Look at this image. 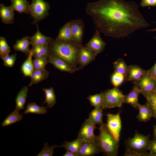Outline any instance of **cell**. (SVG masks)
<instances>
[{
	"instance_id": "cell-34",
	"label": "cell",
	"mask_w": 156,
	"mask_h": 156,
	"mask_svg": "<svg viewBox=\"0 0 156 156\" xmlns=\"http://www.w3.org/2000/svg\"><path fill=\"white\" fill-rule=\"evenodd\" d=\"M87 99L90 101L92 106L95 108L102 107L103 101V96L102 94H96L93 95H90Z\"/></svg>"
},
{
	"instance_id": "cell-40",
	"label": "cell",
	"mask_w": 156,
	"mask_h": 156,
	"mask_svg": "<svg viewBox=\"0 0 156 156\" xmlns=\"http://www.w3.org/2000/svg\"><path fill=\"white\" fill-rule=\"evenodd\" d=\"M124 155L125 156H150L149 153H140L132 151L126 147Z\"/></svg>"
},
{
	"instance_id": "cell-17",
	"label": "cell",
	"mask_w": 156,
	"mask_h": 156,
	"mask_svg": "<svg viewBox=\"0 0 156 156\" xmlns=\"http://www.w3.org/2000/svg\"><path fill=\"white\" fill-rule=\"evenodd\" d=\"M37 31L35 34L30 37V44L32 46L49 44L53 39L51 37L42 34L40 31L36 23Z\"/></svg>"
},
{
	"instance_id": "cell-20",
	"label": "cell",
	"mask_w": 156,
	"mask_h": 156,
	"mask_svg": "<svg viewBox=\"0 0 156 156\" xmlns=\"http://www.w3.org/2000/svg\"><path fill=\"white\" fill-rule=\"evenodd\" d=\"M10 6L14 10L20 13L28 14L29 12L30 5L26 0H10Z\"/></svg>"
},
{
	"instance_id": "cell-25",
	"label": "cell",
	"mask_w": 156,
	"mask_h": 156,
	"mask_svg": "<svg viewBox=\"0 0 156 156\" xmlns=\"http://www.w3.org/2000/svg\"><path fill=\"white\" fill-rule=\"evenodd\" d=\"M33 53L31 50L28 55L27 58L22 64L21 70L24 76L26 77H30L33 71L34 66L32 57Z\"/></svg>"
},
{
	"instance_id": "cell-19",
	"label": "cell",
	"mask_w": 156,
	"mask_h": 156,
	"mask_svg": "<svg viewBox=\"0 0 156 156\" xmlns=\"http://www.w3.org/2000/svg\"><path fill=\"white\" fill-rule=\"evenodd\" d=\"M137 108L139 110V112L136 117L139 121L146 122L152 118L151 110L146 103L144 105H141L139 103L137 105Z\"/></svg>"
},
{
	"instance_id": "cell-26",
	"label": "cell",
	"mask_w": 156,
	"mask_h": 156,
	"mask_svg": "<svg viewBox=\"0 0 156 156\" xmlns=\"http://www.w3.org/2000/svg\"><path fill=\"white\" fill-rule=\"evenodd\" d=\"M103 109L102 107L95 108L89 114L88 118L89 120L95 125H98L100 126L103 125L104 124L103 121Z\"/></svg>"
},
{
	"instance_id": "cell-46",
	"label": "cell",
	"mask_w": 156,
	"mask_h": 156,
	"mask_svg": "<svg viewBox=\"0 0 156 156\" xmlns=\"http://www.w3.org/2000/svg\"><path fill=\"white\" fill-rule=\"evenodd\" d=\"M155 23H156V22H155ZM147 31H156V28L153 29L151 30H148ZM154 38L156 39V36L154 37Z\"/></svg>"
},
{
	"instance_id": "cell-4",
	"label": "cell",
	"mask_w": 156,
	"mask_h": 156,
	"mask_svg": "<svg viewBox=\"0 0 156 156\" xmlns=\"http://www.w3.org/2000/svg\"><path fill=\"white\" fill-rule=\"evenodd\" d=\"M101 93L103 98L102 106L103 109L120 108L124 103L125 95L118 87H115Z\"/></svg>"
},
{
	"instance_id": "cell-9",
	"label": "cell",
	"mask_w": 156,
	"mask_h": 156,
	"mask_svg": "<svg viewBox=\"0 0 156 156\" xmlns=\"http://www.w3.org/2000/svg\"><path fill=\"white\" fill-rule=\"evenodd\" d=\"M69 22L73 41L78 44H82L84 27L83 21L77 19L72 20Z\"/></svg>"
},
{
	"instance_id": "cell-16",
	"label": "cell",
	"mask_w": 156,
	"mask_h": 156,
	"mask_svg": "<svg viewBox=\"0 0 156 156\" xmlns=\"http://www.w3.org/2000/svg\"><path fill=\"white\" fill-rule=\"evenodd\" d=\"M14 10L10 6H5L3 4L0 5V17L4 23H12L14 20Z\"/></svg>"
},
{
	"instance_id": "cell-7",
	"label": "cell",
	"mask_w": 156,
	"mask_h": 156,
	"mask_svg": "<svg viewBox=\"0 0 156 156\" xmlns=\"http://www.w3.org/2000/svg\"><path fill=\"white\" fill-rule=\"evenodd\" d=\"M120 112L116 114H108L107 127L116 140L119 142L122 128L121 121L120 117Z\"/></svg>"
},
{
	"instance_id": "cell-13",
	"label": "cell",
	"mask_w": 156,
	"mask_h": 156,
	"mask_svg": "<svg viewBox=\"0 0 156 156\" xmlns=\"http://www.w3.org/2000/svg\"><path fill=\"white\" fill-rule=\"evenodd\" d=\"M141 92H149L153 91L156 86V81L146 74L139 80L134 81Z\"/></svg>"
},
{
	"instance_id": "cell-30",
	"label": "cell",
	"mask_w": 156,
	"mask_h": 156,
	"mask_svg": "<svg viewBox=\"0 0 156 156\" xmlns=\"http://www.w3.org/2000/svg\"><path fill=\"white\" fill-rule=\"evenodd\" d=\"M47 107L39 106L35 102L29 103L26 105V108L22 114L31 113L43 115L47 112Z\"/></svg>"
},
{
	"instance_id": "cell-32",
	"label": "cell",
	"mask_w": 156,
	"mask_h": 156,
	"mask_svg": "<svg viewBox=\"0 0 156 156\" xmlns=\"http://www.w3.org/2000/svg\"><path fill=\"white\" fill-rule=\"evenodd\" d=\"M22 114H20L19 112L15 109L4 120L1 124V126H7L20 121L23 118Z\"/></svg>"
},
{
	"instance_id": "cell-14",
	"label": "cell",
	"mask_w": 156,
	"mask_h": 156,
	"mask_svg": "<svg viewBox=\"0 0 156 156\" xmlns=\"http://www.w3.org/2000/svg\"><path fill=\"white\" fill-rule=\"evenodd\" d=\"M146 71L136 65L128 66L127 75L125 81H137L143 77L146 74Z\"/></svg>"
},
{
	"instance_id": "cell-1",
	"label": "cell",
	"mask_w": 156,
	"mask_h": 156,
	"mask_svg": "<svg viewBox=\"0 0 156 156\" xmlns=\"http://www.w3.org/2000/svg\"><path fill=\"white\" fill-rule=\"evenodd\" d=\"M86 11L106 36L119 38L150 26L134 1L99 0L88 3Z\"/></svg>"
},
{
	"instance_id": "cell-36",
	"label": "cell",
	"mask_w": 156,
	"mask_h": 156,
	"mask_svg": "<svg viewBox=\"0 0 156 156\" xmlns=\"http://www.w3.org/2000/svg\"><path fill=\"white\" fill-rule=\"evenodd\" d=\"M11 51L10 48L8 45L5 38L0 37V56L1 58L9 55Z\"/></svg>"
},
{
	"instance_id": "cell-42",
	"label": "cell",
	"mask_w": 156,
	"mask_h": 156,
	"mask_svg": "<svg viewBox=\"0 0 156 156\" xmlns=\"http://www.w3.org/2000/svg\"><path fill=\"white\" fill-rule=\"evenodd\" d=\"M140 5L142 7L156 6V0H141Z\"/></svg>"
},
{
	"instance_id": "cell-5",
	"label": "cell",
	"mask_w": 156,
	"mask_h": 156,
	"mask_svg": "<svg viewBox=\"0 0 156 156\" xmlns=\"http://www.w3.org/2000/svg\"><path fill=\"white\" fill-rule=\"evenodd\" d=\"M150 135H146L136 132L132 138H129L125 141L126 147L140 153H145L148 151L150 140Z\"/></svg>"
},
{
	"instance_id": "cell-24",
	"label": "cell",
	"mask_w": 156,
	"mask_h": 156,
	"mask_svg": "<svg viewBox=\"0 0 156 156\" xmlns=\"http://www.w3.org/2000/svg\"><path fill=\"white\" fill-rule=\"evenodd\" d=\"M34 57H46L48 58L51 54L49 48V44L32 46L31 49Z\"/></svg>"
},
{
	"instance_id": "cell-11",
	"label": "cell",
	"mask_w": 156,
	"mask_h": 156,
	"mask_svg": "<svg viewBox=\"0 0 156 156\" xmlns=\"http://www.w3.org/2000/svg\"><path fill=\"white\" fill-rule=\"evenodd\" d=\"M101 152L96 140L94 141H83L77 156H90Z\"/></svg>"
},
{
	"instance_id": "cell-27",
	"label": "cell",
	"mask_w": 156,
	"mask_h": 156,
	"mask_svg": "<svg viewBox=\"0 0 156 156\" xmlns=\"http://www.w3.org/2000/svg\"><path fill=\"white\" fill-rule=\"evenodd\" d=\"M49 74V72L46 70H34L30 76L31 79L28 86H31L46 79Z\"/></svg>"
},
{
	"instance_id": "cell-41",
	"label": "cell",
	"mask_w": 156,
	"mask_h": 156,
	"mask_svg": "<svg viewBox=\"0 0 156 156\" xmlns=\"http://www.w3.org/2000/svg\"><path fill=\"white\" fill-rule=\"evenodd\" d=\"M148 151L150 156H156V141L150 140Z\"/></svg>"
},
{
	"instance_id": "cell-18",
	"label": "cell",
	"mask_w": 156,
	"mask_h": 156,
	"mask_svg": "<svg viewBox=\"0 0 156 156\" xmlns=\"http://www.w3.org/2000/svg\"><path fill=\"white\" fill-rule=\"evenodd\" d=\"M141 91L134 84L132 89L126 95H125L124 103L131 105L137 109V106L139 103L138 97Z\"/></svg>"
},
{
	"instance_id": "cell-28",
	"label": "cell",
	"mask_w": 156,
	"mask_h": 156,
	"mask_svg": "<svg viewBox=\"0 0 156 156\" xmlns=\"http://www.w3.org/2000/svg\"><path fill=\"white\" fill-rule=\"evenodd\" d=\"M141 94L146 99V103L151 111L152 118L156 120V93L153 91L149 92H141Z\"/></svg>"
},
{
	"instance_id": "cell-47",
	"label": "cell",
	"mask_w": 156,
	"mask_h": 156,
	"mask_svg": "<svg viewBox=\"0 0 156 156\" xmlns=\"http://www.w3.org/2000/svg\"><path fill=\"white\" fill-rule=\"evenodd\" d=\"M153 91L156 93V86L154 88Z\"/></svg>"
},
{
	"instance_id": "cell-12",
	"label": "cell",
	"mask_w": 156,
	"mask_h": 156,
	"mask_svg": "<svg viewBox=\"0 0 156 156\" xmlns=\"http://www.w3.org/2000/svg\"><path fill=\"white\" fill-rule=\"evenodd\" d=\"M97 54L83 46L78 57V70L83 69L94 60Z\"/></svg>"
},
{
	"instance_id": "cell-38",
	"label": "cell",
	"mask_w": 156,
	"mask_h": 156,
	"mask_svg": "<svg viewBox=\"0 0 156 156\" xmlns=\"http://www.w3.org/2000/svg\"><path fill=\"white\" fill-rule=\"evenodd\" d=\"M125 77L123 75L114 72L111 77V82L115 87H118L126 80Z\"/></svg>"
},
{
	"instance_id": "cell-29",
	"label": "cell",
	"mask_w": 156,
	"mask_h": 156,
	"mask_svg": "<svg viewBox=\"0 0 156 156\" xmlns=\"http://www.w3.org/2000/svg\"><path fill=\"white\" fill-rule=\"evenodd\" d=\"M82 140L77 138L71 142L65 141L60 147L64 148L66 151H71L77 155L83 142Z\"/></svg>"
},
{
	"instance_id": "cell-33",
	"label": "cell",
	"mask_w": 156,
	"mask_h": 156,
	"mask_svg": "<svg viewBox=\"0 0 156 156\" xmlns=\"http://www.w3.org/2000/svg\"><path fill=\"white\" fill-rule=\"evenodd\" d=\"M113 65L114 72L123 75L126 79L128 73V66H127L123 60L122 58L118 59L113 63Z\"/></svg>"
},
{
	"instance_id": "cell-44",
	"label": "cell",
	"mask_w": 156,
	"mask_h": 156,
	"mask_svg": "<svg viewBox=\"0 0 156 156\" xmlns=\"http://www.w3.org/2000/svg\"><path fill=\"white\" fill-rule=\"evenodd\" d=\"M63 156H77V155L71 151H67L66 152L62 155Z\"/></svg>"
},
{
	"instance_id": "cell-3",
	"label": "cell",
	"mask_w": 156,
	"mask_h": 156,
	"mask_svg": "<svg viewBox=\"0 0 156 156\" xmlns=\"http://www.w3.org/2000/svg\"><path fill=\"white\" fill-rule=\"evenodd\" d=\"M99 132L97 136V144L101 151L108 156L117 155L119 142L115 139L107 128L106 124L100 126Z\"/></svg>"
},
{
	"instance_id": "cell-45",
	"label": "cell",
	"mask_w": 156,
	"mask_h": 156,
	"mask_svg": "<svg viewBox=\"0 0 156 156\" xmlns=\"http://www.w3.org/2000/svg\"><path fill=\"white\" fill-rule=\"evenodd\" d=\"M153 140L156 141V125L153 126Z\"/></svg>"
},
{
	"instance_id": "cell-6",
	"label": "cell",
	"mask_w": 156,
	"mask_h": 156,
	"mask_svg": "<svg viewBox=\"0 0 156 156\" xmlns=\"http://www.w3.org/2000/svg\"><path fill=\"white\" fill-rule=\"evenodd\" d=\"M49 9V3L43 0H32L29 13L34 20L33 23L36 24L45 18Z\"/></svg>"
},
{
	"instance_id": "cell-10",
	"label": "cell",
	"mask_w": 156,
	"mask_h": 156,
	"mask_svg": "<svg viewBox=\"0 0 156 156\" xmlns=\"http://www.w3.org/2000/svg\"><path fill=\"white\" fill-rule=\"evenodd\" d=\"M106 45L100 36L99 30L96 29L93 36L84 47L98 55L104 51Z\"/></svg>"
},
{
	"instance_id": "cell-31",
	"label": "cell",
	"mask_w": 156,
	"mask_h": 156,
	"mask_svg": "<svg viewBox=\"0 0 156 156\" xmlns=\"http://www.w3.org/2000/svg\"><path fill=\"white\" fill-rule=\"evenodd\" d=\"M42 90L44 92L45 100L42 104H47V107L51 108L56 103V98L54 90L52 87L49 88H44Z\"/></svg>"
},
{
	"instance_id": "cell-15",
	"label": "cell",
	"mask_w": 156,
	"mask_h": 156,
	"mask_svg": "<svg viewBox=\"0 0 156 156\" xmlns=\"http://www.w3.org/2000/svg\"><path fill=\"white\" fill-rule=\"evenodd\" d=\"M48 63L51 64L55 68L61 71L72 73L77 70L63 60L51 55L48 58Z\"/></svg>"
},
{
	"instance_id": "cell-8",
	"label": "cell",
	"mask_w": 156,
	"mask_h": 156,
	"mask_svg": "<svg viewBox=\"0 0 156 156\" xmlns=\"http://www.w3.org/2000/svg\"><path fill=\"white\" fill-rule=\"evenodd\" d=\"M96 125L89 119H86L82 124L79 132L77 138L85 141H94L96 140L97 136L94 133L96 128Z\"/></svg>"
},
{
	"instance_id": "cell-35",
	"label": "cell",
	"mask_w": 156,
	"mask_h": 156,
	"mask_svg": "<svg viewBox=\"0 0 156 156\" xmlns=\"http://www.w3.org/2000/svg\"><path fill=\"white\" fill-rule=\"evenodd\" d=\"M34 70H44L48 63L47 58L46 57H35L33 60Z\"/></svg>"
},
{
	"instance_id": "cell-39",
	"label": "cell",
	"mask_w": 156,
	"mask_h": 156,
	"mask_svg": "<svg viewBox=\"0 0 156 156\" xmlns=\"http://www.w3.org/2000/svg\"><path fill=\"white\" fill-rule=\"evenodd\" d=\"M16 53L10 55H6L1 58L2 60L3 65L5 67L11 68L14 65L16 60Z\"/></svg>"
},
{
	"instance_id": "cell-37",
	"label": "cell",
	"mask_w": 156,
	"mask_h": 156,
	"mask_svg": "<svg viewBox=\"0 0 156 156\" xmlns=\"http://www.w3.org/2000/svg\"><path fill=\"white\" fill-rule=\"evenodd\" d=\"M56 147H59L55 145L49 146L47 143H44L41 151L37 155V156H52L54 153V149Z\"/></svg>"
},
{
	"instance_id": "cell-22",
	"label": "cell",
	"mask_w": 156,
	"mask_h": 156,
	"mask_svg": "<svg viewBox=\"0 0 156 156\" xmlns=\"http://www.w3.org/2000/svg\"><path fill=\"white\" fill-rule=\"evenodd\" d=\"M28 87L24 86L17 94L15 99L16 106L15 109L19 112L24 109L28 92Z\"/></svg>"
},
{
	"instance_id": "cell-23",
	"label": "cell",
	"mask_w": 156,
	"mask_h": 156,
	"mask_svg": "<svg viewBox=\"0 0 156 156\" xmlns=\"http://www.w3.org/2000/svg\"><path fill=\"white\" fill-rule=\"evenodd\" d=\"M30 37L26 36L21 39L18 40L13 46V48L16 51L25 53L28 55L30 51L29 46L30 44Z\"/></svg>"
},
{
	"instance_id": "cell-2",
	"label": "cell",
	"mask_w": 156,
	"mask_h": 156,
	"mask_svg": "<svg viewBox=\"0 0 156 156\" xmlns=\"http://www.w3.org/2000/svg\"><path fill=\"white\" fill-rule=\"evenodd\" d=\"M82 44L73 41L60 42L53 40L49 44L51 55L60 59L74 69L78 70V57Z\"/></svg>"
},
{
	"instance_id": "cell-43",
	"label": "cell",
	"mask_w": 156,
	"mask_h": 156,
	"mask_svg": "<svg viewBox=\"0 0 156 156\" xmlns=\"http://www.w3.org/2000/svg\"><path fill=\"white\" fill-rule=\"evenodd\" d=\"M146 73L150 77L156 81V61L154 65L146 71Z\"/></svg>"
},
{
	"instance_id": "cell-21",
	"label": "cell",
	"mask_w": 156,
	"mask_h": 156,
	"mask_svg": "<svg viewBox=\"0 0 156 156\" xmlns=\"http://www.w3.org/2000/svg\"><path fill=\"white\" fill-rule=\"evenodd\" d=\"M55 40L60 42L73 41L69 22L66 23L60 29Z\"/></svg>"
}]
</instances>
